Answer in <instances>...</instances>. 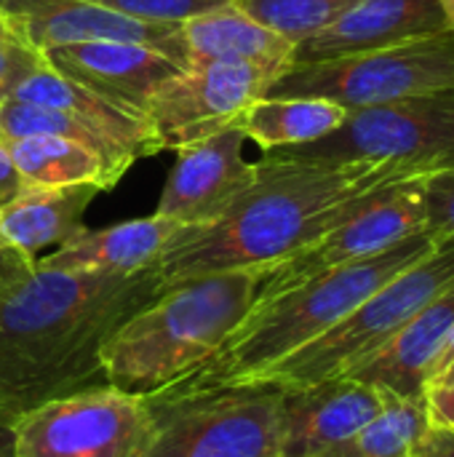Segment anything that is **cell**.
Instances as JSON below:
<instances>
[{
    "label": "cell",
    "mask_w": 454,
    "mask_h": 457,
    "mask_svg": "<svg viewBox=\"0 0 454 457\" xmlns=\"http://www.w3.org/2000/svg\"><path fill=\"white\" fill-rule=\"evenodd\" d=\"M0 423H5V420H3V412H0Z\"/></svg>",
    "instance_id": "8d00e7d4"
},
{
    "label": "cell",
    "mask_w": 454,
    "mask_h": 457,
    "mask_svg": "<svg viewBox=\"0 0 454 457\" xmlns=\"http://www.w3.org/2000/svg\"><path fill=\"white\" fill-rule=\"evenodd\" d=\"M423 179H409L377 193L353 217L321 236L300 254L270 268L262 278L257 303L270 300L292 287H300L334 268L369 260L380 252L399 246L407 238L428 233V212Z\"/></svg>",
    "instance_id": "8fae6325"
},
{
    "label": "cell",
    "mask_w": 454,
    "mask_h": 457,
    "mask_svg": "<svg viewBox=\"0 0 454 457\" xmlns=\"http://www.w3.org/2000/svg\"><path fill=\"white\" fill-rule=\"evenodd\" d=\"M454 91V29L391 48L294 67L265 96H316L348 110Z\"/></svg>",
    "instance_id": "ba28073f"
},
{
    "label": "cell",
    "mask_w": 454,
    "mask_h": 457,
    "mask_svg": "<svg viewBox=\"0 0 454 457\" xmlns=\"http://www.w3.org/2000/svg\"><path fill=\"white\" fill-rule=\"evenodd\" d=\"M43 59L59 75L142 118L153 94L182 72L179 64L150 46L115 40L56 46L43 51Z\"/></svg>",
    "instance_id": "9a60e30c"
},
{
    "label": "cell",
    "mask_w": 454,
    "mask_h": 457,
    "mask_svg": "<svg viewBox=\"0 0 454 457\" xmlns=\"http://www.w3.org/2000/svg\"><path fill=\"white\" fill-rule=\"evenodd\" d=\"M11 457H147L150 402L110 386L43 402L11 423Z\"/></svg>",
    "instance_id": "9c48e42d"
},
{
    "label": "cell",
    "mask_w": 454,
    "mask_h": 457,
    "mask_svg": "<svg viewBox=\"0 0 454 457\" xmlns=\"http://www.w3.org/2000/svg\"><path fill=\"white\" fill-rule=\"evenodd\" d=\"M11 99L13 102H24V104H37V107H51V110H59V112H67V115L78 118L80 123L96 129L99 134H104L115 145H120L136 161L161 153L158 139H155L147 118L134 115V112H128L123 107H115L112 102L96 96L94 91L83 88L80 83L59 75L48 64L40 67L35 75H29L11 94Z\"/></svg>",
    "instance_id": "ffe728a7"
},
{
    "label": "cell",
    "mask_w": 454,
    "mask_h": 457,
    "mask_svg": "<svg viewBox=\"0 0 454 457\" xmlns=\"http://www.w3.org/2000/svg\"><path fill=\"white\" fill-rule=\"evenodd\" d=\"M24 179L21 174L16 171L11 155H8V147L5 142L0 139V209H5L11 201H16L21 193H24Z\"/></svg>",
    "instance_id": "4dcf8cb0"
},
{
    "label": "cell",
    "mask_w": 454,
    "mask_h": 457,
    "mask_svg": "<svg viewBox=\"0 0 454 457\" xmlns=\"http://www.w3.org/2000/svg\"><path fill=\"white\" fill-rule=\"evenodd\" d=\"M425 212H428V233L433 238L454 241V169L425 177Z\"/></svg>",
    "instance_id": "83f0119b"
},
{
    "label": "cell",
    "mask_w": 454,
    "mask_h": 457,
    "mask_svg": "<svg viewBox=\"0 0 454 457\" xmlns=\"http://www.w3.org/2000/svg\"><path fill=\"white\" fill-rule=\"evenodd\" d=\"M268 270H222L166 287L104 345V383L153 402L203 367L257 303Z\"/></svg>",
    "instance_id": "3957f363"
},
{
    "label": "cell",
    "mask_w": 454,
    "mask_h": 457,
    "mask_svg": "<svg viewBox=\"0 0 454 457\" xmlns=\"http://www.w3.org/2000/svg\"><path fill=\"white\" fill-rule=\"evenodd\" d=\"M425 410L433 428H444L454 434V370L442 375L425 388Z\"/></svg>",
    "instance_id": "f546056e"
},
{
    "label": "cell",
    "mask_w": 454,
    "mask_h": 457,
    "mask_svg": "<svg viewBox=\"0 0 454 457\" xmlns=\"http://www.w3.org/2000/svg\"><path fill=\"white\" fill-rule=\"evenodd\" d=\"M244 126L230 123L177 150L155 214L182 228L217 220L254 179V163L244 158Z\"/></svg>",
    "instance_id": "4fadbf2b"
},
{
    "label": "cell",
    "mask_w": 454,
    "mask_h": 457,
    "mask_svg": "<svg viewBox=\"0 0 454 457\" xmlns=\"http://www.w3.org/2000/svg\"><path fill=\"white\" fill-rule=\"evenodd\" d=\"M428 428L431 418L425 399L388 396L380 415L324 457H409Z\"/></svg>",
    "instance_id": "d4e9b609"
},
{
    "label": "cell",
    "mask_w": 454,
    "mask_h": 457,
    "mask_svg": "<svg viewBox=\"0 0 454 457\" xmlns=\"http://www.w3.org/2000/svg\"><path fill=\"white\" fill-rule=\"evenodd\" d=\"M409 457H454V434L431 426Z\"/></svg>",
    "instance_id": "1f68e13d"
},
{
    "label": "cell",
    "mask_w": 454,
    "mask_h": 457,
    "mask_svg": "<svg viewBox=\"0 0 454 457\" xmlns=\"http://www.w3.org/2000/svg\"><path fill=\"white\" fill-rule=\"evenodd\" d=\"M102 193L96 185L24 187V193L0 209V252H16L24 260L45 246H62L83 230V214Z\"/></svg>",
    "instance_id": "44dd1931"
},
{
    "label": "cell",
    "mask_w": 454,
    "mask_h": 457,
    "mask_svg": "<svg viewBox=\"0 0 454 457\" xmlns=\"http://www.w3.org/2000/svg\"><path fill=\"white\" fill-rule=\"evenodd\" d=\"M86 3H96L102 8H110V11H118L123 16L142 19V21L182 24L193 16L222 8L233 0H86Z\"/></svg>",
    "instance_id": "4316f807"
},
{
    "label": "cell",
    "mask_w": 454,
    "mask_h": 457,
    "mask_svg": "<svg viewBox=\"0 0 454 457\" xmlns=\"http://www.w3.org/2000/svg\"><path fill=\"white\" fill-rule=\"evenodd\" d=\"M13 450V434L8 423H0V457H11Z\"/></svg>",
    "instance_id": "836d02e7"
},
{
    "label": "cell",
    "mask_w": 454,
    "mask_h": 457,
    "mask_svg": "<svg viewBox=\"0 0 454 457\" xmlns=\"http://www.w3.org/2000/svg\"><path fill=\"white\" fill-rule=\"evenodd\" d=\"M246 16L294 46L329 27L359 0H233Z\"/></svg>",
    "instance_id": "484cf974"
},
{
    "label": "cell",
    "mask_w": 454,
    "mask_h": 457,
    "mask_svg": "<svg viewBox=\"0 0 454 457\" xmlns=\"http://www.w3.org/2000/svg\"><path fill=\"white\" fill-rule=\"evenodd\" d=\"M268 155L318 166L393 163L417 177L447 171L454 169V91L348 110L332 134Z\"/></svg>",
    "instance_id": "8992f818"
},
{
    "label": "cell",
    "mask_w": 454,
    "mask_h": 457,
    "mask_svg": "<svg viewBox=\"0 0 454 457\" xmlns=\"http://www.w3.org/2000/svg\"><path fill=\"white\" fill-rule=\"evenodd\" d=\"M3 252H5V249H3Z\"/></svg>",
    "instance_id": "74e56055"
},
{
    "label": "cell",
    "mask_w": 454,
    "mask_h": 457,
    "mask_svg": "<svg viewBox=\"0 0 454 457\" xmlns=\"http://www.w3.org/2000/svg\"><path fill=\"white\" fill-rule=\"evenodd\" d=\"M454 335V284L433 297L409 324L351 375L396 399H423Z\"/></svg>",
    "instance_id": "e0dca14e"
},
{
    "label": "cell",
    "mask_w": 454,
    "mask_h": 457,
    "mask_svg": "<svg viewBox=\"0 0 454 457\" xmlns=\"http://www.w3.org/2000/svg\"><path fill=\"white\" fill-rule=\"evenodd\" d=\"M433 246L436 238L431 233H420L369 260L334 268L270 300L254 303L227 343L163 396L201 394L262 380L276 364L326 335L372 292L420 262Z\"/></svg>",
    "instance_id": "277c9868"
},
{
    "label": "cell",
    "mask_w": 454,
    "mask_h": 457,
    "mask_svg": "<svg viewBox=\"0 0 454 457\" xmlns=\"http://www.w3.org/2000/svg\"><path fill=\"white\" fill-rule=\"evenodd\" d=\"M281 391V457H324L380 415L388 402V394L353 378Z\"/></svg>",
    "instance_id": "5bb4252c"
},
{
    "label": "cell",
    "mask_w": 454,
    "mask_h": 457,
    "mask_svg": "<svg viewBox=\"0 0 454 457\" xmlns=\"http://www.w3.org/2000/svg\"><path fill=\"white\" fill-rule=\"evenodd\" d=\"M185 70L211 62H254L292 70L294 43L246 16L235 3L206 11L179 24Z\"/></svg>",
    "instance_id": "d6986e66"
},
{
    "label": "cell",
    "mask_w": 454,
    "mask_h": 457,
    "mask_svg": "<svg viewBox=\"0 0 454 457\" xmlns=\"http://www.w3.org/2000/svg\"><path fill=\"white\" fill-rule=\"evenodd\" d=\"M454 370V335L452 340H450V345H447V351H444V356H442V361H439V367H436V375H433V380H439L442 375H447V372H452ZM431 380V383H433Z\"/></svg>",
    "instance_id": "d6a6232c"
},
{
    "label": "cell",
    "mask_w": 454,
    "mask_h": 457,
    "mask_svg": "<svg viewBox=\"0 0 454 457\" xmlns=\"http://www.w3.org/2000/svg\"><path fill=\"white\" fill-rule=\"evenodd\" d=\"M454 284V241L436 238V246L412 268L372 292L326 335L276 364L262 380L281 388L313 386L345 378L377 351H383L415 313Z\"/></svg>",
    "instance_id": "5b68a950"
},
{
    "label": "cell",
    "mask_w": 454,
    "mask_h": 457,
    "mask_svg": "<svg viewBox=\"0 0 454 457\" xmlns=\"http://www.w3.org/2000/svg\"><path fill=\"white\" fill-rule=\"evenodd\" d=\"M289 70L254 62H211L166 80L144 107L161 150H179L230 123L260 102Z\"/></svg>",
    "instance_id": "30bf717a"
},
{
    "label": "cell",
    "mask_w": 454,
    "mask_h": 457,
    "mask_svg": "<svg viewBox=\"0 0 454 457\" xmlns=\"http://www.w3.org/2000/svg\"><path fill=\"white\" fill-rule=\"evenodd\" d=\"M40 67H45V59L37 48H32L21 37L3 40L0 43V102L11 99V94Z\"/></svg>",
    "instance_id": "f1b7e54d"
},
{
    "label": "cell",
    "mask_w": 454,
    "mask_h": 457,
    "mask_svg": "<svg viewBox=\"0 0 454 457\" xmlns=\"http://www.w3.org/2000/svg\"><path fill=\"white\" fill-rule=\"evenodd\" d=\"M163 289L158 265L134 276L51 270L0 252L3 420L11 426L43 402L107 386V340Z\"/></svg>",
    "instance_id": "6da1fadb"
},
{
    "label": "cell",
    "mask_w": 454,
    "mask_h": 457,
    "mask_svg": "<svg viewBox=\"0 0 454 457\" xmlns=\"http://www.w3.org/2000/svg\"><path fill=\"white\" fill-rule=\"evenodd\" d=\"M450 29L436 0H359L294 48V67L391 48Z\"/></svg>",
    "instance_id": "2e32d148"
},
{
    "label": "cell",
    "mask_w": 454,
    "mask_h": 457,
    "mask_svg": "<svg viewBox=\"0 0 454 457\" xmlns=\"http://www.w3.org/2000/svg\"><path fill=\"white\" fill-rule=\"evenodd\" d=\"M436 3H439V8H442V13L447 19L450 29H454V0H436Z\"/></svg>",
    "instance_id": "e575fe53"
},
{
    "label": "cell",
    "mask_w": 454,
    "mask_h": 457,
    "mask_svg": "<svg viewBox=\"0 0 454 457\" xmlns=\"http://www.w3.org/2000/svg\"><path fill=\"white\" fill-rule=\"evenodd\" d=\"M24 137H62L94 150L104 161L112 187L136 163V158L128 155L120 145H115L112 139H107L104 134H99L96 129L80 123L67 112L24 104L13 99L0 102V139H24Z\"/></svg>",
    "instance_id": "cb8c5ba5"
},
{
    "label": "cell",
    "mask_w": 454,
    "mask_h": 457,
    "mask_svg": "<svg viewBox=\"0 0 454 457\" xmlns=\"http://www.w3.org/2000/svg\"><path fill=\"white\" fill-rule=\"evenodd\" d=\"M281 386L246 383L150 402L147 457H281Z\"/></svg>",
    "instance_id": "52a82bcc"
},
{
    "label": "cell",
    "mask_w": 454,
    "mask_h": 457,
    "mask_svg": "<svg viewBox=\"0 0 454 457\" xmlns=\"http://www.w3.org/2000/svg\"><path fill=\"white\" fill-rule=\"evenodd\" d=\"M3 142L27 187H67V185H96L99 190L112 187L104 161L94 150L72 139L24 137V139H3Z\"/></svg>",
    "instance_id": "603a6c76"
},
{
    "label": "cell",
    "mask_w": 454,
    "mask_h": 457,
    "mask_svg": "<svg viewBox=\"0 0 454 457\" xmlns=\"http://www.w3.org/2000/svg\"><path fill=\"white\" fill-rule=\"evenodd\" d=\"M348 118V107L316 96H262L244 115L246 139L265 153L297 147L332 134Z\"/></svg>",
    "instance_id": "7402d4cb"
},
{
    "label": "cell",
    "mask_w": 454,
    "mask_h": 457,
    "mask_svg": "<svg viewBox=\"0 0 454 457\" xmlns=\"http://www.w3.org/2000/svg\"><path fill=\"white\" fill-rule=\"evenodd\" d=\"M13 37H19V35L13 32V27L8 24V19L0 16V43H3V40H13Z\"/></svg>",
    "instance_id": "d590c367"
},
{
    "label": "cell",
    "mask_w": 454,
    "mask_h": 457,
    "mask_svg": "<svg viewBox=\"0 0 454 457\" xmlns=\"http://www.w3.org/2000/svg\"><path fill=\"white\" fill-rule=\"evenodd\" d=\"M423 179L393 163L318 166L262 155L252 185L211 222L182 228L158 260L166 287L222 270H270L300 254L377 193Z\"/></svg>",
    "instance_id": "7a4b0ae2"
},
{
    "label": "cell",
    "mask_w": 454,
    "mask_h": 457,
    "mask_svg": "<svg viewBox=\"0 0 454 457\" xmlns=\"http://www.w3.org/2000/svg\"><path fill=\"white\" fill-rule=\"evenodd\" d=\"M0 16L40 54L56 46L96 40L142 43L185 70L179 24L174 21H142L86 0H0Z\"/></svg>",
    "instance_id": "7c38bea8"
},
{
    "label": "cell",
    "mask_w": 454,
    "mask_h": 457,
    "mask_svg": "<svg viewBox=\"0 0 454 457\" xmlns=\"http://www.w3.org/2000/svg\"><path fill=\"white\" fill-rule=\"evenodd\" d=\"M182 230L179 222L161 214L118 222L102 230H78L37 265L51 270H99L115 276H134L158 265L171 238Z\"/></svg>",
    "instance_id": "ac0fdd59"
}]
</instances>
